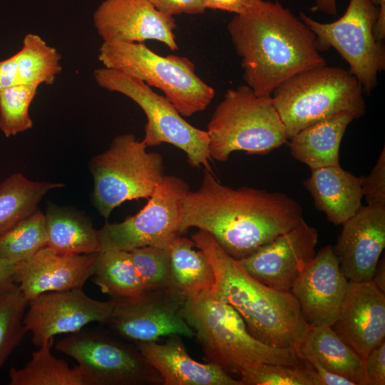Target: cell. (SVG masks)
Masks as SVG:
<instances>
[{
  "instance_id": "f6af8a7d",
  "label": "cell",
  "mask_w": 385,
  "mask_h": 385,
  "mask_svg": "<svg viewBox=\"0 0 385 385\" xmlns=\"http://www.w3.org/2000/svg\"><path fill=\"white\" fill-rule=\"evenodd\" d=\"M372 281L381 292L385 293V261L384 255L377 263Z\"/></svg>"
},
{
  "instance_id": "cb8c5ba5",
  "label": "cell",
  "mask_w": 385,
  "mask_h": 385,
  "mask_svg": "<svg viewBox=\"0 0 385 385\" xmlns=\"http://www.w3.org/2000/svg\"><path fill=\"white\" fill-rule=\"evenodd\" d=\"M295 351L314 356L328 370L356 385H369L364 360L332 327L308 325Z\"/></svg>"
},
{
  "instance_id": "d6a6232c",
  "label": "cell",
  "mask_w": 385,
  "mask_h": 385,
  "mask_svg": "<svg viewBox=\"0 0 385 385\" xmlns=\"http://www.w3.org/2000/svg\"><path fill=\"white\" fill-rule=\"evenodd\" d=\"M38 88L34 84H18L0 90V130L6 138L32 128L29 108Z\"/></svg>"
},
{
  "instance_id": "f546056e",
  "label": "cell",
  "mask_w": 385,
  "mask_h": 385,
  "mask_svg": "<svg viewBox=\"0 0 385 385\" xmlns=\"http://www.w3.org/2000/svg\"><path fill=\"white\" fill-rule=\"evenodd\" d=\"M13 56L20 84L51 85L62 71L59 52L35 34H27Z\"/></svg>"
},
{
  "instance_id": "e0dca14e",
  "label": "cell",
  "mask_w": 385,
  "mask_h": 385,
  "mask_svg": "<svg viewBox=\"0 0 385 385\" xmlns=\"http://www.w3.org/2000/svg\"><path fill=\"white\" fill-rule=\"evenodd\" d=\"M348 281L333 246L328 245L316 253L290 289L307 324L332 327L334 324Z\"/></svg>"
},
{
  "instance_id": "d4e9b609",
  "label": "cell",
  "mask_w": 385,
  "mask_h": 385,
  "mask_svg": "<svg viewBox=\"0 0 385 385\" xmlns=\"http://www.w3.org/2000/svg\"><path fill=\"white\" fill-rule=\"evenodd\" d=\"M47 247L60 254H92L99 251L98 230L76 210L47 205L45 213Z\"/></svg>"
},
{
  "instance_id": "ba28073f",
  "label": "cell",
  "mask_w": 385,
  "mask_h": 385,
  "mask_svg": "<svg viewBox=\"0 0 385 385\" xmlns=\"http://www.w3.org/2000/svg\"><path fill=\"white\" fill-rule=\"evenodd\" d=\"M147 148L133 134H120L89 161L93 205L105 219L125 201L148 199L165 175L162 155Z\"/></svg>"
},
{
  "instance_id": "836d02e7",
  "label": "cell",
  "mask_w": 385,
  "mask_h": 385,
  "mask_svg": "<svg viewBox=\"0 0 385 385\" xmlns=\"http://www.w3.org/2000/svg\"><path fill=\"white\" fill-rule=\"evenodd\" d=\"M129 252L145 290L171 289L170 257L168 249L145 246Z\"/></svg>"
},
{
  "instance_id": "9a60e30c",
  "label": "cell",
  "mask_w": 385,
  "mask_h": 385,
  "mask_svg": "<svg viewBox=\"0 0 385 385\" xmlns=\"http://www.w3.org/2000/svg\"><path fill=\"white\" fill-rule=\"evenodd\" d=\"M318 232L302 219L294 227L238 263L252 277L278 291L290 289L316 255Z\"/></svg>"
},
{
  "instance_id": "7c38bea8",
  "label": "cell",
  "mask_w": 385,
  "mask_h": 385,
  "mask_svg": "<svg viewBox=\"0 0 385 385\" xmlns=\"http://www.w3.org/2000/svg\"><path fill=\"white\" fill-rule=\"evenodd\" d=\"M56 349L73 358L86 385H139L163 382L136 347L101 330L81 329L59 340Z\"/></svg>"
},
{
  "instance_id": "484cf974",
  "label": "cell",
  "mask_w": 385,
  "mask_h": 385,
  "mask_svg": "<svg viewBox=\"0 0 385 385\" xmlns=\"http://www.w3.org/2000/svg\"><path fill=\"white\" fill-rule=\"evenodd\" d=\"M195 247L192 240L180 236L168 249L171 289L185 300L212 290L215 283V274L210 262L203 252L195 250Z\"/></svg>"
},
{
  "instance_id": "4dcf8cb0",
  "label": "cell",
  "mask_w": 385,
  "mask_h": 385,
  "mask_svg": "<svg viewBox=\"0 0 385 385\" xmlns=\"http://www.w3.org/2000/svg\"><path fill=\"white\" fill-rule=\"evenodd\" d=\"M46 218L39 210L0 237V258L19 262L47 246Z\"/></svg>"
},
{
  "instance_id": "4fadbf2b",
  "label": "cell",
  "mask_w": 385,
  "mask_h": 385,
  "mask_svg": "<svg viewBox=\"0 0 385 385\" xmlns=\"http://www.w3.org/2000/svg\"><path fill=\"white\" fill-rule=\"evenodd\" d=\"M111 301L107 324L124 339L145 342L166 336H195L182 316L185 300L171 289L145 290L135 297Z\"/></svg>"
},
{
  "instance_id": "f1b7e54d",
  "label": "cell",
  "mask_w": 385,
  "mask_h": 385,
  "mask_svg": "<svg viewBox=\"0 0 385 385\" xmlns=\"http://www.w3.org/2000/svg\"><path fill=\"white\" fill-rule=\"evenodd\" d=\"M91 277L93 282L111 299L135 297L145 291L127 251H98Z\"/></svg>"
},
{
  "instance_id": "7402d4cb",
  "label": "cell",
  "mask_w": 385,
  "mask_h": 385,
  "mask_svg": "<svg viewBox=\"0 0 385 385\" xmlns=\"http://www.w3.org/2000/svg\"><path fill=\"white\" fill-rule=\"evenodd\" d=\"M362 177H356L339 165L312 170L303 183L311 194L315 207L334 225H342L360 208Z\"/></svg>"
},
{
  "instance_id": "1f68e13d",
  "label": "cell",
  "mask_w": 385,
  "mask_h": 385,
  "mask_svg": "<svg viewBox=\"0 0 385 385\" xmlns=\"http://www.w3.org/2000/svg\"><path fill=\"white\" fill-rule=\"evenodd\" d=\"M28 302L16 284L0 294V369L28 333L23 322Z\"/></svg>"
},
{
  "instance_id": "ffe728a7",
  "label": "cell",
  "mask_w": 385,
  "mask_h": 385,
  "mask_svg": "<svg viewBox=\"0 0 385 385\" xmlns=\"http://www.w3.org/2000/svg\"><path fill=\"white\" fill-rule=\"evenodd\" d=\"M97 252L60 254L47 246L17 265L15 283L25 297L83 287L94 272Z\"/></svg>"
},
{
  "instance_id": "8fae6325",
  "label": "cell",
  "mask_w": 385,
  "mask_h": 385,
  "mask_svg": "<svg viewBox=\"0 0 385 385\" xmlns=\"http://www.w3.org/2000/svg\"><path fill=\"white\" fill-rule=\"evenodd\" d=\"M188 191L183 179L164 175L137 214L120 222H105L98 230L99 251L130 252L145 246L168 250L182 235L183 202Z\"/></svg>"
},
{
  "instance_id": "277c9868",
  "label": "cell",
  "mask_w": 385,
  "mask_h": 385,
  "mask_svg": "<svg viewBox=\"0 0 385 385\" xmlns=\"http://www.w3.org/2000/svg\"><path fill=\"white\" fill-rule=\"evenodd\" d=\"M181 313L207 362L227 373L240 375L265 364H304L294 349L272 346L254 337L238 312L211 290L186 299Z\"/></svg>"
},
{
  "instance_id": "30bf717a",
  "label": "cell",
  "mask_w": 385,
  "mask_h": 385,
  "mask_svg": "<svg viewBox=\"0 0 385 385\" xmlns=\"http://www.w3.org/2000/svg\"><path fill=\"white\" fill-rule=\"evenodd\" d=\"M379 9L370 0H349L345 13L331 23L319 22L300 12V19L315 35L319 51L334 48L349 64V71L370 95L378 75L385 69V47L374 36Z\"/></svg>"
},
{
  "instance_id": "52a82bcc",
  "label": "cell",
  "mask_w": 385,
  "mask_h": 385,
  "mask_svg": "<svg viewBox=\"0 0 385 385\" xmlns=\"http://www.w3.org/2000/svg\"><path fill=\"white\" fill-rule=\"evenodd\" d=\"M98 57L103 67L160 89L184 117L205 111L215 94L214 88L196 74L188 58L160 56L144 43L103 41Z\"/></svg>"
},
{
  "instance_id": "f35d334b",
  "label": "cell",
  "mask_w": 385,
  "mask_h": 385,
  "mask_svg": "<svg viewBox=\"0 0 385 385\" xmlns=\"http://www.w3.org/2000/svg\"><path fill=\"white\" fill-rule=\"evenodd\" d=\"M162 14L173 16L182 14H201L205 11L202 0H149Z\"/></svg>"
},
{
  "instance_id": "5bb4252c",
  "label": "cell",
  "mask_w": 385,
  "mask_h": 385,
  "mask_svg": "<svg viewBox=\"0 0 385 385\" xmlns=\"http://www.w3.org/2000/svg\"><path fill=\"white\" fill-rule=\"evenodd\" d=\"M113 304L88 296L83 287L42 293L30 299L24 325L36 346L58 334H71L93 322L107 324Z\"/></svg>"
},
{
  "instance_id": "4316f807",
  "label": "cell",
  "mask_w": 385,
  "mask_h": 385,
  "mask_svg": "<svg viewBox=\"0 0 385 385\" xmlns=\"http://www.w3.org/2000/svg\"><path fill=\"white\" fill-rule=\"evenodd\" d=\"M64 185L29 180L14 173L0 183V237L33 214L48 191Z\"/></svg>"
},
{
  "instance_id": "74e56055",
  "label": "cell",
  "mask_w": 385,
  "mask_h": 385,
  "mask_svg": "<svg viewBox=\"0 0 385 385\" xmlns=\"http://www.w3.org/2000/svg\"><path fill=\"white\" fill-rule=\"evenodd\" d=\"M297 355L309 366L315 385H356L350 379L328 370L314 356L307 354Z\"/></svg>"
},
{
  "instance_id": "9c48e42d",
  "label": "cell",
  "mask_w": 385,
  "mask_h": 385,
  "mask_svg": "<svg viewBox=\"0 0 385 385\" xmlns=\"http://www.w3.org/2000/svg\"><path fill=\"white\" fill-rule=\"evenodd\" d=\"M101 88L123 94L143 111L147 118L143 140L147 147L169 143L182 150L189 164L211 170L209 137L206 130L188 122L165 97L155 93L143 81L124 73L101 67L93 71Z\"/></svg>"
},
{
  "instance_id": "60d3db41",
  "label": "cell",
  "mask_w": 385,
  "mask_h": 385,
  "mask_svg": "<svg viewBox=\"0 0 385 385\" xmlns=\"http://www.w3.org/2000/svg\"><path fill=\"white\" fill-rule=\"evenodd\" d=\"M20 84L15 58H9L0 61V90Z\"/></svg>"
},
{
  "instance_id": "3957f363",
  "label": "cell",
  "mask_w": 385,
  "mask_h": 385,
  "mask_svg": "<svg viewBox=\"0 0 385 385\" xmlns=\"http://www.w3.org/2000/svg\"><path fill=\"white\" fill-rule=\"evenodd\" d=\"M192 240L213 269L212 292L238 312L250 333L266 344L295 350L309 324L291 292L274 289L255 279L208 232L199 230Z\"/></svg>"
},
{
  "instance_id": "ab89813d",
  "label": "cell",
  "mask_w": 385,
  "mask_h": 385,
  "mask_svg": "<svg viewBox=\"0 0 385 385\" xmlns=\"http://www.w3.org/2000/svg\"><path fill=\"white\" fill-rule=\"evenodd\" d=\"M258 0H202L205 9L228 11L235 15L242 14L249 11Z\"/></svg>"
},
{
  "instance_id": "ee69618b",
  "label": "cell",
  "mask_w": 385,
  "mask_h": 385,
  "mask_svg": "<svg viewBox=\"0 0 385 385\" xmlns=\"http://www.w3.org/2000/svg\"><path fill=\"white\" fill-rule=\"evenodd\" d=\"M337 0H315V4L310 8L312 11H322L335 16L337 13Z\"/></svg>"
},
{
  "instance_id": "2e32d148",
  "label": "cell",
  "mask_w": 385,
  "mask_h": 385,
  "mask_svg": "<svg viewBox=\"0 0 385 385\" xmlns=\"http://www.w3.org/2000/svg\"><path fill=\"white\" fill-rule=\"evenodd\" d=\"M103 41L144 43L155 40L178 49L173 16L158 11L149 0H103L93 14Z\"/></svg>"
},
{
  "instance_id": "7a4b0ae2",
  "label": "cell",
  "mask_w": 385,
  "mask_h": 385,
  "mask_svg": "<svg viewBox=\"0 0 385 385\" xmlns=\"http://www.w3.org/2000/svg\"><path fill=\"white\" fill-rule=\"evenodd\" d=\"M227 30L245 85L257 96H270L290 77L327 64L314 34L277 1L258 0L247 12L235 15Z\"/></svg>"
},
{
  "instance_id": "d6986e66",
  "label": "cell",
  "mask_w": 385,
  "mask_h": 385,
  "mask_svg": "<svg viewBox=\"0 0 385 385\" xmlns=\"http://www.w3.org/2000/svg\"><path fill=\"white\" fill-rule=\"evenodd\" d=\"M332 327L364 360L385 339V293L372 279L348 281L339 317Z\"/></svg>"
},
{
  "instance_id": "83f0119b",
  "label": "cell",
  "mask_w": 385,
  "mask_h": 385,
  "mask_svg": "<svg viewBox=\"0 0 385 385\" xmlns=\"http://www.w3.org/2000/svg\"><path fill=\"white\" fill-rule=\"evenodd\" d=\"M54 337L45 341L31 353L30 360L21 368L9 371V385H86L76 366L68 364L51 353Z\"/></svg>"
},
{
  "instance_id": "ac0fdd59",
  "label": "cell",
  "mask_w": 385,
  "mask_h": 385,
  "mask_svg": "<svg viewBox=\"0 0 385 385\" xmlns=\"http://www.w3.org/2000/svg\"><path fill=\"white\" fill-rule=\"evenodd\" d=\"M333 250L349 281L372 279L385 247V206L361 205L342 224Z\"/></svg>"
},
{
  "instance_id": "8d00e7d4",
  "label": "cell",
  "mask_w": 385,
  "mask_h": 385,
  "mask_svg": "<svg viewBox=\"0 0 385 385\" xmlns=\"http://www.w3.org/2000/svg\"><path fill=\"white\" fill-rule=\"evenodd\" d=\"M364 362L369 385H384L385 339L369 351Z\"/></svg>"
},
{
  "instance_id": "5b68a950",
  "label": "cell",
  "mask_w": 385,
  "mask_h": 385,
  "mask_svg": "<svg viewBox=\"0 0 385 385\" xmlns=\"http://www.w3.org/2000/svg\"><path fill=\"white\" fill-rule=\"evenodd\" d=\"M363 94L349 70L326 64L290 77L271 97L289 140L303 128L339 113L361 118L366 113Z\"/></svg>"
},
{
  "instance_id": "8992f818",
  "label": "cell",
  "mask_w": 385,
  "mask_h": 385,
  "mask_svg": "<svg viewBox=\"0 0 385 385\" xmlns=\"http://www.w3.org/2000/svg\"><path fill=\"white\" fill-rule=\"evenodd\" d=\"M206 131L210 158L220 162L235 151L267 154L288 140L271 96H257L247 85L227 90Z\"/></svg>"
},
{
  "instance_id": "44dd1931",
  "label": "cell",
  "mask_w": 385,
  "mask_h": 385,
  "mask_svg": "<svg viewBox=\"0 0 385 385\" xmlns=\"http://www.w3.org/2000/svg\"><path fill=\"white\" fill-rule=\"evenodd\" d=\"M177 337L170 336L165 344L135 342L145 360L158 373L165 385H243L219 366L191 358Z\"/></svg>"
},
{
  "instance_id": "603a6c76",
  "label": "cell",
  "mask_w": 385,
  "mask_h": 385,
  "mask_svg": "<svg viewBox=\"0 0 385 385\" xmlns=\"http://www.w3.org/2000/svg\"><path fill=\"white\" fill-rule=\"evenodd\" d=\"M352 115L342 113L299 130L289 138L290 153L311 170L339 165V147Z\"/></svg>"
},
{
  "instance_id": "6da1fadb",
  "label": "cell",
  "mask_w": 385,
  "mask_h": 385,
  "mask_svg": "<svg viewBox=\"0 0 385 385\" xmlns=\"http://www.w3.org/2000/svg\"><path fill=\"white\" fill-rule=\"evenodd\" d=\"M303 218L299 203L284 193L220 183L205 169L200 187L183 202L181 234L197 227L236 260L254 253Z\"/></svg>"
},
{
  "instance_id": "e575fe53",
  "label": "cell",
  "mask_w": 385,
  "mask_h": 385,
  "mask_svg": "<svg viewBox=\"0 0 385 385\" xmlns=\"http://www.w3.org/2000/svg\"><path fill=\"white\" fill-rule=\"evenodd\" d=\"M240 381L243 385H315L309 366L265 364L242 372Z\"/></svg>"
},
{
  "instance_id": "7bdbcfd3",
  "label": "cell",
  "mask_w": 385,
  "mask_h": 385,
  "mask_svg": "<svg viewBox=\"0 0 385 385\" xmlns=\"http://www.w3.org/2000/svg\"><path fill=\"white\" fill-rule=\"evenodd\" d=\"M375 6L379 8V13L374 27V36L380 42L385 38V0H370Z\"/></svg>"
},
{
  "instance_id": "d590c367",
  "label": "cell",
  "mask_w": 385,
  "mask_h": 385,
  "mask_svg": "<svg viewBox=\"0 0 385 385\" xmlns=\"http://www.w3.org/2000/svg\"><path fill=\"white\" fill-rule=\"evenodd\" d=\"M363 197L367 205L385 206V148L366 177H362Z\"/></svg>"
},
{
  "instance_id": "b9f144b4",
  "label": "cell",
  "mask_w": 385,
  "mask_h": 385,
  "mask_svg": "<svg viewBox=\"0 0 385 385\" xmlns=\"http://www.w3.org/2000/svg\"><path fill=\"white\" fill-rule=\"evenodd\" d=\"M19 262L0 258V294L12 287Z\"/></svg>"
}]
</instances>
